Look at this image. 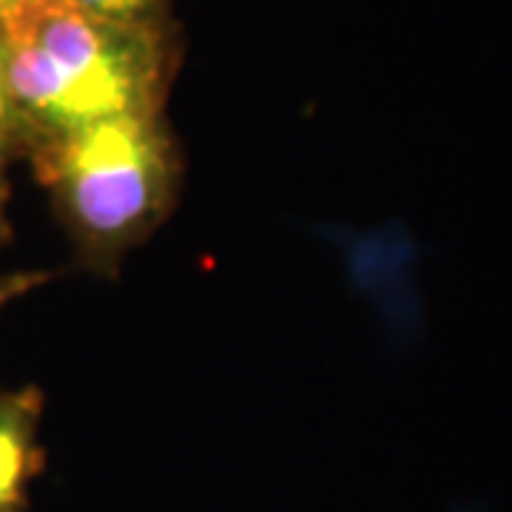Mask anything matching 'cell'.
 Returning <instances> with one entry per match:
<instances>
[{
	"label": "cell",
	"mask_w": 512,
	"mask_h": 512,
	"mask_svg": "<svg viewBox=\"0 0 512 512\" xmlns=\"http://www.w3.org/2000/svg\"><path fill=\"white\" fill-rule=\"evenodd\" d=\"M3 92L43 140L131 111H157L163 37L157 23L89 15L66 0H20L0 15Z\"/></svg>",
	"instance_id": "1"
},
{
	"label": "cell",
	"mask_w": 512,
	"mask_h": 512,
	"mask_svg": "<svg viewBox=\"0 0 512 512\" xmlns=\"http://www.w3.org/2000/svg\"><path fill=\"white\" fill-rule=\"evenodd\" d=\"M37 165L94 259L117 256L157 225L177 180L157 111L117 114L43 140Z\"/></svg>",
	"instance_id": "2"
},
{
	"label": "cell",
	"mask_w": 512,
	"mask_h": 512,
	"mask_svg": "<svg viewBox=\"0 0 512 512\" xmlns=\"http://www.w3.org/2000/svg\"><path fill=\"white\" fill-rule=\"evenodd\" d=\"M40 393H0V512L26 510L29 481L40 467L37 421Z\"/></svg>",
	"instance_id": "3"
},
{
	"label": "cell",
	"mask_w": 512,
	"mask_h": 512,
	"mask_svg": "<svg viewBox=\"0 0 512 512\" xmlns=\"http://www.w3.org/2000/svg\"><path fill=\"white\" fill-rule=\"evenodd\" d=\"M77 9L97 18L123 20V23H157L160 0H66Z\"/></svg>",
	"instance_id": "4"
},
{
	"label": "cell",
	"mask_w": 512,
	"mask_h": 512,
	"mask_svg": "<svg viewBox=\"0 0 512 512\" xmlns=\"http://www.w3.org/2000/svg\"><path fill=\"white\" fill-rule=\"evenodd\" d=\"M46 282V274H12V276H0V311L15 302L18 296L29 293L37 285Z\"/></svg>",
	"instance_id": "5"
},
{
	"label": "cell",
	"mask_w": 512,
	"mask_h": 512,
	"mask_svg": "<svg viewBox=\"0 0 512 512\" xmlns=\"http://www.w3.org/2000/svg\"><path fill=\"white\" fill-rule=\"evenodd\" d=\"M15 134H20V123L18 117H15V111H12V106H9V100H6L3 86H0V157L9 151Z\"/></svg>",
	"instance_id": "6"
},
{
	"label": "cell",
	"mask_w": 512,
	"mask_h": 512,
	"mask_svg": "<svg viewBox=\"0 0 512 512\" xmlns=\"http://www.w3.org/2000/svg\"><path fill=\"white\" fill-rule=\"evenodd\" d=\"M20 0H0V15H6V12H9V9H12V6H18Z\"/></svg>",
	"instance_id": "7"
},
{
	"label": "cell",
	"mask_w": 512,
	"mask_h": 512,
	"mask_svg": "<svg viewBox=\"0 0 512 512\" xmlns=\"http://www.w3.org/2000/svg\"><path fill=\"white\" fill-rule=\"evenodd\" d=\"M3 231H6V222H3V188H0V237H3Z\"/></svg>",
	"instance_id": "8"
},
{
	"label": "cell",
	"mask_w": 512,
	"mask_h": 512,
	"mask_svg": "<svg viewBox=\"0 0 512 512\" xmlns=\"http://www.w3.org/2000/svg\"><path fill=\"white\" fill-rule=\"evenodd\" d=\"M0 69H3V52H0ZM0 86H3V80H0Z\"/></svg>",
	"instance_id": "9"
}]
</instances>
